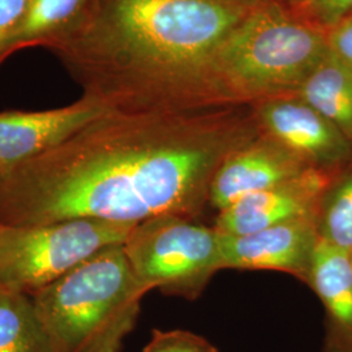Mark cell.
Returning <instances> with one entry per match:
<instances>
[{
	"mask_svg": "<svg viewBox=\"0 0 352 352\" xmlns=\"http://www.w3.org/2000/svg\"><path fill=\"white\" fill-rule=\"evenodd\" d=\"M261 132L252 102L109 110L58 148L0 175V222L196 218L219 166Z\"/></svg>",
	"mask_w": 352,
	"mask_h": 352,
	"instance_id": "obj_1",
	"label": "cell"
},
{
	"mask_svg": "<svg viewBox=\"0 0 352 352\" xmlns=\"http://www.w3.org/2000/svg\"><path fill=\"white\" fill-rule=\"evenodd\" d=\"M264 0H94L51 51L110 110L235 103L215 75L227 37Z\"/></svg>",
	"mask_w": 352,
	"mask_h": 352,
	"instance_id": "obj_2",
	"label": "cell"
},
{
	"mask_svg": "<svg viewBox=\"0 0 352 352\" xmlns=\"http://www.w3.org/2000/svg\"><path fill=\"white\" fill-rule=\"evenodd\" d=\"M148 292L119 244L29 296L52 352H120Z\"/></svg>",
	"mask_w": 352,
	"mask_h": 352,
	"instance_id": "obj_3",
	"label": "cell"
},
{
	"mask_svg": "<svg viewBox=\"0 0 352 352\" xmlns=\"http://www.w3.org/2000/svg\"><path fill=\"white\" fill-rule=\"evenodd\" d=\"M330 50L329 32L264 0L223 42L215 75L238 102L296 94Z\"/></svg>",
	"mask_w": 352,
	"mask_h": 352,
	"instance_id": "obj_4",
	"label": "cell"
},
{
	"mask_svg": "<svg viewBox=\"0 0 352 352\" xmlns=\"http://www.w3.org/2000/svg\"><path fill=\"white\" fill-rule=\"evenodd\" d=\"M135 226L89 218L0 222V291L30 295L43 289L98 252L124 244Z\"/></svg>",
	"mask_w": 352,
	"mask_h": 352,
	"instance_id": "obj_5",
	"label": "cell"
},
{
	"mask_svg": "<svg viewBox=\"0 0 352 352\" xmlns=\"http://www.w3.org/2000/svg\"><path fill=\"white\" fill-rule=\"evenodd\" d=\"M123 248L140 283L190 298L222 269L221 234L195 218L161 215L133 227Z\"/></svg>",
	"mask_w": 352,
	"mask_h": 352,
	"instance_id": "obj_6",
	"label": "cell"
},
{
	"mask_svg": "<svg viewBox=\"0 0 352 352\" xmlns=\"http://www.w3.org/2000/svg\"><path fill=\"white\" fill-rule=\"evenodd\" d=\"M110 109L82 94L63 107L0 111V175L58 148Z\"/></svg>",
	"mask_w": 352,
	"mask_h": 352,
	"instance_id": "obj_7",
	"label": "cell"
},
{
	"mask_svg": "<svg viewBox=\"0 0 352 352\" xmlns=\"http://www.w3.org/2000/svg\"><path fill=\"white\" fill-rule=\"evenodd\" d=\"M318 238V215L243 235L221 234L222 269L277 270L308 282Z\"/></svg>",
	"mask_w": 352,
	"mask_h": 352,
	"instance_id": "obj_8",
	"label": "cell"
},
{
	"mask_svg": "<svg viewBox=\"0 0 352 352\" xmlns=\"http://www.w3.org/2000/svg\"><path fill=\"white\" fill-rule=\"evenodd\" d=\"M261 131L308 164L325 168L347 161L352 144L296 94L257 102Z\"/></svg>",
	"mask_w": 352,
	"mask_h": 352,
	"instance_id": "obj_9",
	"label": "cell"
},
{
	"mask_svg": "<svg viewBox=\"0 0 352 352\" xmlns=\"http://www.w3.org/2000/svg\"><path fill=\"white\" fill-rule=\"evenodd\" d=\"M329 176L311 167L276 187L250 195L221 210L215 230L225 235H243L292 219L318 215Z\"/></svg>",
	"mask_w": 352,
	"mask_h": 352,
	"instance_id": "obj_10",
	"label": "cell"
},
{
	"mask_svg": "<svg viewBox=\"0 0 352 352\" xmlns=\"http://www.w3.org/2000/svg\"><path fill=\"white\" fill-rule=\"evenodd\" d=\"M316 167L261 132L232 151L214 175L209 204L218 212ZM321 168V167H320Z\"/></svg>",
	"mask_w": 352,
	"mask_h": 352,
	"instance_id": "obj_11",
	"label": "cell"
},
{
	"mask_svg": "<svg viewBox=\"0 0 352 352\" xmlns=\"http://www.w3.org/2000/svg\"><path fill=\"white\" fill-rule=\"evenodd\" d=\"M308 283L327 309L325 352H352V256L318 238Z\"/></svg>",
	"mask_w": 352,
	"mask_h": 352,
	"instance_id": "obj_12",
	"label": "cell"
},
{
	"mask_svg": "<svg viewBox=\"0 0 352 352\" xmlns=\"http://www.w3.org/2000/svg\"><path fill=\"white\" fill-rule=\"evenodd\" d=\"M296 96L352 144V72L331 49L304 80Z\"/></svg>",
	"mask_w": 352,
	"mask_h": 352,
	"instance_id": "obj_13",
	"label": "cell"
},
{
	"mask_svg": "<svg viewBox=\"0 0 352 352\" xmlns=\"http://www.w3.org/2000/svg\"><path fill=\"white\" fill-rule=\"evenodd\" d=\"M93 3L94 0H32L19 51L56 49L84 23Z\"/></svg>",
	"mask_w": 352,
	"mask_h": 352,
	"instance_id": "obj_14",
	"label": "cell"
},
{
	"mask_svg": "<svg viewBox=\"0 0 352 352\" xmlns=\"http://www.w3.org/2000/svg\"><path fill=\"white\" fill-rule=\"evenodd\" d=\"M0 352H52L29 295L0 291Z\"/></svg>",
	"mask_w": 352,
	"mask_h": 352,
	"instance_id": "obj_15",
	"label": "cell"
},
{
	"mask_svg": "<svg viewBox=\"0 0 352 352\" xmlns=\"http://www.w3.org/2000/svg\"><path fill=\"white\" fill-rule=\"evenodd\" d=\"M320 235L352 256V176L340 184L327 202Z\"/></svg>",
	"mask_w": 352,
	"mask_h": 352,
	"instance_id": "obj_16",
	"label": "cell"
},
{
	"mask_svg": "<svg viewBox=\"0 0 352 352\" xmlns=\"http://www.w3.org/2000/svg\"><path fill=\"white\" fill-rule=\"evenodd\" d=\"M32 0H0V67L19 51Z\"/></svg>",
	"mask_w": 352,
	"mask_h": 352,
	"instance_id": "obj_17",
	"label": "cell"
},
{
	"mask_svg": "<svg viewBox=\"0 0 352 352\" xmlns=\"http://www.w3.org/2000/svg\"><path fill=\"white\" fill-rule=\"evenodd\" d=\"M141 352H218L201 336L187 330H154Z\"/></svg>",
	"mask_w": 352,
	"mask_h": 352,
	"instance_id": "obj_18",
	"label": "cell"
},
{
	"mask_svg": "<svg viewBox=\"0 0 352 352\" xmlns=\"http://www.w3.org/2000/svg\"><path fill=\"white\" fill-rule=\"evenodd\" d=\"M295 12L329 32L351 14L352 0H305Z\"/></svg>",
	"mask_w": 352,
	"mask_h": 352,
	"instance_id": "obj_19",
	"label": "cell"
},
{
	"mask_svg": "<svg viewBox=\"0 0 352 352\" xmlns=\"http://www.w3.org/2000/svg\"><path fill=\"white\" fill-rule=\"evenodd\" d=\"M329 45L333 52L352 72V17L329 30Z\"/></svg>",
	"mask_w": 352,
	"mask_h": 352,
	"instance_id": "obj_20",
	"label": "cell"
},
{
	"mask_svg": "<svg viewBox=\"0 0 352 352\" xmlns=\"http://www.w3.org/2000/svg\"><path fill=\"white\" fill-rule=\"evenodd\" d=\"M283 1H286V3H289V6L295 10V8H298L300 4H302L305 0H283Z\"/></svg>",
	"mask_w": 352,
	"mask_h": 352,
	"instance_id": "obj_21",
	"label": "cell"
},
{
	"mask_svg": "<svg viewBox=\"0 0 352 352\" xmlns=\"http://www.w3.org/2000/svg\"><path fill=\"white\" fill-rule=\"evenodd\" d=\"M349 17H352V13H351V14H350V16H349Z\"/></svg>",
	"mask_w": 352,
	"mask_h": 352,
	"instance_id": "obj_22",
	"label": "cell"
}]
</instances>
